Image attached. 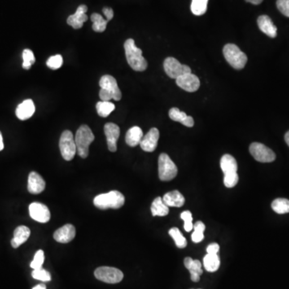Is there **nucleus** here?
<instances>
[{
  "label": "nucleus",
  "instance_id": "obj_30",
  "mask_svg": "<svg viewBox=\"0 0 289 289\" xmlns=\"http://www.w3.org/2000/svg\"><path fill=\"white\" fill-rule=\"evenodd\" d=\"M272 208L276 213L280 215L289 213V200L286 199H275L272 202Z\"/></svg>",
  "mask_w": 289,
  "mask_h": 289
},
{
  "label": "nucleus",
  "instance_id": "obj_38",
  "mask_svg": "<svg viewBox=\"0 0 289 289\" xmlns=\"http://www.w3.org/2000/svg\"><path fill=\"white\" fill-rule=\"evenodd\" d=\"M181 220L184 221V229L186 231V232H190L193 230V225L192 224V215L190 213V211H185L181 214Z\"/></svg>",
  "mask_w": 289,
  "mask_h": 289
},
{
  "label": "nucleus",
  "instance_id": "obj_6",
  "mask_svg": "<svg viewBox=\"0 0 289 289\" xmlns=\"http://www.w3.org/2000/svg\"><path fill=\"white\" fill-rule=\"evenodd\" d=\"M177 168L169 155L160 154L159 159V176L162 181H171L177 176Z\"/></svg>",
  "mask_w": 289,
  "mask_h": 289
},
{
  "label": "nucleus",
  "instance_id": "obj_13",
  "mask_svg": "<svg viewBox=\"0 0 289 289\" xmlns=\"http://www.w3.org/2000/svg\"><path fill=\"white\" fill-rule=\"evenodd\" d=\"M100 87L106 89L112 95L113 99L115 101H120L121 99V92L119 89L116 79L110 75H105L102 76L99 82Z\"/></svg>",
  "mask_w": 289,
  "mask_h": 289
},
{
  "label": "nucleus",
  "instance_id": "obj_35",
  "mask_svg": "<svg viewBox=\"0 0 289 289\" xmlns=\"http://www.w3.org/2000/svg\"><path fill=\"white\" fill-rule=\"evenodd\" d=\"M32 276L33 278L38 281H43V282H49L51 281V275L48 271L45 270L44 268L40 269H35L32 272Z\"/></svg>",
  "mask_w": 289,
  "mask_h": 289
},
{
  "label": "nucleus",
  "instance_id": "obj_9",
  "mask_svg": "<svg viewBox=\"0 0 289 289\" xmlns=\"http://www.w3.org/2000/svg\"><path fill=\"white\" fill-rule=\"evenodd\" d=\"M164 69L166 73L172 79H177L181 75L191 72V69L187 65L181 64L177 59L173 57H168L165 59Z\"/></svg>",
  "mask_w": 289,
  "mask_h": 289
},
{
  "label": "nucleus",
  "instance_id": "obj_39",
  "mask_svg": "<svg viewBox=\"0 0 289 289\" xmlns=\"http://www.w3.org/2000/svg\"><path fill=\"white\" fill-rule=\"evenodd\" d=\"M277 6L279 11L289 18V0H277Z\"/></svg>",
  "mask_w": 289,
  "mask_h": 289
},
{
  "label": "nucleus",
  "instance_id": "obj_19",
  "mask_svg": "<svg viewBox=\"0 0 289 289\" xmlns=\"http://www.w3.org/2000/svg\"><path fill=\"white\" fill-rule=\"evenodd\" d=\"M36 111L34 102L32 100L28 99L23 101L21 104H19L17 109L15 110L16 116L19 120H25L32 117Z\"/></svg>",
  "mask_w": 289,
  "mask_h": 289
},
{
  "label": "nucleus",
  "instance_id": "obj_37",
  "mask_svg": "<svg viewBox=\"0 0 289 289\" xmlns=\"http://www.w3.org/2000/svg\"><path fill=\"white\" fill-rule=\"evenodd\" d=\"M47 66L53 70H57L61 67L63 64V57L61 55H55L50 57L47 60Z\"/></svg>",
  "mask_w": 289,
  "mask_h": 289
},
{
  "label": "nucleus",
  "instance_id": "obj_31",
  "mask_svg": "<svg viewBox=\"0 0 289 289\" xmlns=\"http://www.w3.org/2000/svg\"><path fill=\"white\" fill-rule=\"evenodd\" d=\"M169 234L173 238V240L175 242L176 246L178 248H185L186 247L187 241H186V238L182 235L178 228H171V230L169 231Z\"/></svg>",
  "mask_w": 289,
  "mask_h": 289
},
{
  "label": "nucleus",
  "instance_id": "obj_4",
  "mask_svg": "<svg viewBox=\"0 0 289 289\" xmlns=\"http://www.w3.org/2000/svg\"><path fill=\"white\" fill-rule=\"evenodd\" d=\"M95 137L88 125H83L76 131L75 136L76 151L79 156L86 159L89 152V146L94 141Z\"/></svg>",
  "mask_w": 289,
  "mask_h": 289
},
{
  "label": "nucleus",
  "instance_id": "obj_44",
  "mask_svg": "<svg viewBox=\"0 0 289 289\" xmlns=\"http://www.w3.org/2000/svg\"><path fill=\"white\" fill-rule=\"evenodd\" d=\"M4 148V144H3V139H2V135L1 132H0V151H2Z\"/></svg>",
  "mask_w": 289,
  "mask_h": 289
},
{
  "label": "nucleus",
  "instance_id": "obj_29",
  "mask_svg": "<svg viewBox=\"0 0 289 289\" xmlns=\"http://www.w3.org/2000/svg\"><path fill=\"white\" fill-rule=\"evenodd\" d=\"M96 109L100 116L107 117L115 110V105L112 102L102 101V102H97Z\"/></svg>",
  "mask_w": 289,
  "mask_h": 289
},
{
  "label": "nucleus",
  "instance_id": "obj_20",
  "mask_svg": "<svg viewBox=\"0 0 289 289\" xmlns=\"http://www.w3.org/2000/svg\"><path fill=\"white\" fill-rule=\"evenodd\" d=\"M258 26L262 32L269 36L271 38H275L277 36V28L274 25L270 17L268 15H260L258 18Z\"/></svg>",
  "mask_w": 289,
  "mask_h": 289
},
{
  "label": "nucleus",
  "instance_id": "obj_43",
  "mask_svg": "<svg viewBox=\"0 0 289 289\" xmlns=\"http://www.w3.org/2000/svg\"><path fill=\"white\" fill-rule=\"evenodd\" d=\"M246 1L248 2H251V3L254 5L260 4L263 2V0H246Z\"/></svg>",
  "mask_w": 289,
  "mask_h": 289
},
{
  "label": "nucleus",
  "instance_id": "obj_8",
  "mask_svg": "<svg viewBox=\"0 0 289 289\" xmlns=\"http://www.w3.org/2000/svg\"><path fill=\"white\" fill-rule=\"evenodd\" d=\"M96 278L107 284H117L122 281L124 275L117 268L112 267H100L94 272Z\"/></svg>",
  "mask_w": 289,
  "mask_h": 289
},
{
  "label": "nucleus",
  "instance_id": "obj_26",
  "mask_svg": "<svg viewBox=\"0 0 289 289\" xmlns=\"http://www.w3.org/2000/svg\"><path fill=\"white\" fill-rule=\"evenodd\" d=\"M150 209L153 216L163 217L169 214V207L164 203V201L161 197H157L156 199L153 201Z\"/></svg>",
  "mask_w": 289,
  "mask_h": 289
},
{
  "label": "nucleus",
  "instance_id": "obj_34",
  "mask_svg": "<svg viewBox=\"0 0 289 289\" xmlns=\"http://www.w3.org/2000/svg\"><path fill=\"white\" fill-rule=\"evenodd\" d=\"M23 68L26 70L30 69L32 64L36 61L34 53H32V50L30 49L23 50Z\"/></svg>",
  "mask_w": 289,
  "mask_h": 289
},
{
  "label": "nucleus",
  "instance_id": "obj_21",
  "mask_svg": "<svg viewBox=\"0 0 289 289\" xmlns=\"http://www.w3.org/2000/svg\"><path fill=\"white\" fill-rule=\"evenodd\" d=\"M185 267L190 273V279L194 282H198L200 280V276L203 274L202 264L199 260H193L190 257H186L184 260Z\"/></svg>",
  "mask_w": 289,
  "mask_h": 289
},
{
  "label": "nucleus",
  "instance_id": "obj_10",
  "mask_svg": "<svg viewBox=\"0 0 289 289\" xmlns=\"http://www.w3.org/2000/svg\"><path fill=\"white\" fill-rule=\"evenodd\" d=\"M250 153L255 160L260 163H272L276 159V154L264 144L254 142L249 148Z\"/></svg>",
  "mask_w": 289,
  "mask_h": 289
},
{
  "label": "nucleus",
  "instance_id": "obj_24",
  "mask_svg": "<svg viewBox=\"0 0 289 289\" xmlns=\"http://www.w3.org/2000/svg\"><path fill=\"white\" fill-rule=\"evenodd\" d=\"M169 116L171 120L177 121L186 127H193L194 125V119L191 116H187L184 112H181L177 108L171 109Z\"/></svg>",
  "mask_w": 289,
  "mask_h": 289
},
{
  "label": "nucleus",
  "instance_id": "obj_23",
  "mask_svg": "<svg viewBox=\"0 0 289 289\" xmlns=\"http://www.w3.org/2000/svg\"><path fill=\"white\" fill-rule=\"evenodd\" d=\"M163 199L168 207H181L185 203V198L177 190L167 193L163 196Z\"/></svg>",
  "mask_w": 289,
  "mask_h": 289
},
{
  "label": "nucleus",
  "instance_id": "obj_7",
  "mask_svg": "<svg viewBox=\"0 0 289 289\" xmlns=\"http://www.w3.org/2000/svg\"><path fill=\"white\" fill-rule=\"evenodd\" d=\"M59 146L63 159L66 161L72 160L76 154V146L75 138L71 131H63L59 138Z\"/></svg>",
  "mask_w": 289,
  "mask_h": 289
},
{
  "label": "nucleus",
  "instance_id": "obj_36",
  "mask_svg": "<svg viewBox=\"0 0 289 289\" xmlns=\"http://www.w3.org/2000/svg\"><path fill=\"white\" fill-rule=\"evenodd\" d=\"M44 261H45V253H44V251L42 250H39V251H36L34 259L30 264V266L33 270L40 269V268H42Z\"/></svg>",
  "mask_w": 289,
  "mask_h": 289
},
{
  "label": "nucleus",
  "instance_id": "obj_3",
  "mask_svg": "<svg viewBox=\"0 0 289 289\" xmlns=\"http://www.w3.org/2000/svg\"><path fill=\"white\" fill-rule=\"evenodd\" d=\"M95 207L101 210L119 209L125 203V197L117 190H112L106 194H102L93 199Z\"/></svg>",
  "mask_w": 289,
  "mask_h": 289
},
{
  "label": "nucleus",
  "instance_id": "obj_46",
  "mask_svg": "<svg viewBox=\"0 0 289 289\" xmlns=\"http://www.w3.org/2000/svg\"><path fill=\"white\" fill-rule=\"evenodd\" d=\"M285 142H286V143L288 144V146H289V131L286 133V134H285Z\"/></svg>",
  "mask_w": 289,
  "mask_h": 289
},
{
  "label": "nucleus",
  "instance_id": "obj_22",
  "mask_svg": "<svg viewBox=\"0 0 289 289\" xmlns=\"http://www.w3.org/2000/svg\"><path fill=\"white\" fill-rule=\"evenodd\" d=\"M31 234V231L28 227L19 226L14 231V238L11 239V246L17 248L20 245L28 240Z\"/></svg>",
  "mask_w": 289,
  "mask_h": 289
},
{
  "label": "nucleus",
  "instance_id": "obj_5",
  "mask_svg": "<svg viewBox=\"0 0 289 289\" xmlns=\"http://www.w3.org/2000/svg\"><path fill=\"white\" fill-rule=\"evenodd\" d=\"M224 55L228 63L234 69H242L247 63V55L233 44H228L224 46Z\"/></svg>",
  "mask_w": 289,
  "mask_h": 289
},
{
  "label": "nucleus",
  "instance_id": "obj_28",
  "mask_svg": "<svg viewBox=\"0 0 289 289\" xmlns=\"http://www.w3.org/2000/svg\"><path fill=\"white\" fill-rule=\"evenodd\" d=\"M91 20L93 22V29L94 32H103L106 29L108 21L104 19L102 15L97 13H93L91 15Z\"/></svg>",
  "mask_w": 289,
  "mask_h": 289
},
{
  "label": "nucleus",
  "instance_id": "obj_45",
  "mask_svg": "<svg viewBox=\"0 0 289 289\" xmlns=\"http://www.w3.org/2000/svg\"><path fill=\"white\" fill-rule=\"evenodd\" d=\"M32 289H47V288L45 284H40V285L35 286Z\"/></svg>",
  "mask_w": 289,
  "mask_h": 289
},
{
  "label": "nucleus",
  "instance_id": "obj_11",
  "mask_svg": "<svg viewBox=\"0 0 289 289\" xmlns=\"http://www.w3.org/2000/svg\"><path fill=\"white\" fill-rule=\"evenodd\" d=\"M29 214L32 219L41 224H46L51 218L49 207L40 203H31L29 206Z\"/></svg>",
  "mask_w": 289,
  "mask_h": 289
},
{
  "label": "nucleus",
  "instance_id": "obj_16",
  "mask_svg": "<svg viewBox=\"0 0 289 289\" xmlns=\"http://www.w3.org/2000/svg\"><path fill=\"white\" fill-rule=\"evenodd\" d=\"M76 236V228L72 224H66L57 229L53 234L54 239L58 243H68Z\"/></svg>",
  "mask_w": 289,
  "mask_h": 289
},
{
  "label": "nucleus",
  "instance_id": "obj_12",
  "mask_svg": "<svg viewBox=\"0 0 289 289\" xmlns=\"http://www.w3.org/2000/svg\"><path fill=\"white\" fill-rule=\"evenodd\" d=\"M176 84L181 89L189 93H193V92H196L199 89L200 80L198 78V76L190 72V73L184 74L179 77H177L176 79Z\"/></svg>",
  "mask_w": 289,
  "mask_h": 289
},
{
  "label": "nucleus",
  "instance_id": "obj_41",
  "mask_svg": "<svg viewBox=\"0 0 289 289\" xmlns=\"http://www.w3.org/2000/svg\"><path fill=\"white\" fill-rule=\"evenodd\" d=\"M220 245L218 244V243H211L207 247V254H216L217 255L218 252L220 251Z\"/></svg>",
  "mask_w": 289,
  "mask_h": 289
},
{
  "label": "nucleus",
  "instance_id": "obj_15",
  "mask_svg": "<svg viewBox=\"0 0 289 289\" xmlns=\"http://www.w3.org/2000/svg\"><path fill=\"white\" fill-rule=\"evenodd\" d=\"M159 139V131L157 128H152L142 137L140 146L146 152H153L156 150Z\"/></svg>",
  "mask_w": 289,
  "mask_h": 289
},
{
  "label": "nucleus",
  "instance_id": "obj_17",
  "mask_svg": "<svg viewBox=\"0 0 289 289\" xmlns=\"http://www.w3.org/2000/svg\"><path fill=\"white\" fill-rule=\"evenodd\" d=\"M87 11H88V7L85 5L79 6L75 14L68 16L67 19L68 25L72 27L74 29H80L82 28L84 23L88 20Z\"/></svg>",
  "mask_w": 289,
  "mask_h": 289
},
{
  "label": "nucleus",
  "instance_id": "obj_32",
  "mask_svg": "<svg viewBox=\"0 0 289 289\" xmlns=\"http://www.w3.org/2000/svg\"><path fill=\"white\" fill-rule=\"evenodd\" d=\"M193 229H194V232L191 235L193 242L196 243H200L201 241H203V238H204L203 232L206 229L205 224H203V222H196L193 227Z\"/></svg>",
  "mask_w": 289,
  "mask_h": 289
},
{
  "label": "nucleus",
  "instance_id": "obj_33",
  "mask_svg": "<svg viewBox=\"0 0 289 289\" xmlns=\"http://www.w3.org/2000/svg\"><path fill=\"white\" fill-rule=\"evenodd\" d=\"M208 0H192L191 2V11L195 15H202L207 10Z\"/></svg>",
  "mask_w": 289,
  "mask_h": 289
},
{
  "label": "nucleus",
  "instance_id": "obj_1",
  "mask_svg": "<svg viewBox=\"0 0 289 289\" xmlns=\"http://www.w3.org/2000/svg\"><path fill=\"white\" fill-rule=\"evenodd\" d=\"M127 62L131 68L137 72H143L147 68L148 63L142 57V49L136 46L133 39H128L124 44Z\"/></svg>",
  "mask_w": 289,
  "mask_h": 289
},
{
  "label": "nucleus",
  "instance_id": "obj_42",
  "mask_svg": "<svg viewBox=\"0 0 289 289\" xmlns=\"http://www.w3.org/2000/svg\"><path fill=\"white\" fill-rule=\"evenodd\" d=\"M103 12L106 16V20L108 22L110 21L114 17V11L110 7H104Z\"/></svg>",
  "mask_w": 289,
  "mask_h": 289
},
{
  "label": "nucleus",
  "instance_id": "obj_18",
  "mask_svg": "<svg viewBox=\"0 0 289 289\" xmlns=\"http://www.w3.org/2000/svg\"><path fill=\"white\" fill-rule=\"evenodd\" d=\"M45 181L36 172H31L28 176V190L29 193L38 194L42 193L45 189Z\"/></svg>",
  "mask_w": 289,
  "mask_h": 289
},
{
  "label": "nucleus",
  "instance_id": "obj_27",
  "mask_svg": "<svg viewBox=\"0 0 289 289\" xmlns=\"http://www.w3.org/2000/svg\"><path fill=\"white\" fill-rule=\"evenodd\" d=\"M203 265L207 272H216L220 266V257L216 254H207L203 259Z\"/></svg>",
  "mask_w": 289,
  "mask_h": 289
},
{
  "label": "nucleus",
  "instance_id": "obj_2",
  "mask_svg": "<svg viewBox=\"0 0 289 289\" xmlns=\"http://www.w3.org/2000/svg\"><path fill=\"white\" fill-rule=\"evenodd\" d=\"M220 167L224 173V182L225 186L232 188L236 186L238 181L237 173L238 165L234 157L230 154H225L220 160Z\"/></svg>",
  "mask_w": 289,
  "mask_h": 289
},
{
  "label": "nucleus",
  "instance_id": "obj_14",
  "mask_svg": "<svg viewBox=\"0 0 289 289\" xmlns=\"http://www.w3.org/2000/svg\"><path fill=\"white\" fill-rule=\"evenodd\" d=\"M104 131L107 139L109 150L111 152H116V142L120 136V128L114 123H107L104 127Z\"/></svg>",
  "mask_w": 289,
  "mask_h": 289
},
{
  "label": "nucleus",
  "instance_id": "obj_40",
  "mask_svg": "<svg viewBox=\"0 0 289 289\" xmlns=\"http://www.w3.org/2000/svg\"><path fill=\"white\" fill-rule=\"evenodd\" d=\"M100 98L102 102H110V100L113 99L112 95L106 89H102L99 93Z\"/></svg>",
  "mask_w": 289,
  "mask_h": 289
},
{
  "label": "nucleus",
  "instance_id": "obj_25",
  "mask_svg": "<svg viewBox=\"0 0 289 289\" xmlns=\"http://www.w3.org/2000/svg\"><path fill=\"white\" fill-rule=\"evenodd\" d=\"M143 137V132L138 126H133L128 130L125 136V142L131 147H135L140 145Z\"/></svg>",
  "mask_w": 289,
  "mask_h": 289
}]
</instances>
